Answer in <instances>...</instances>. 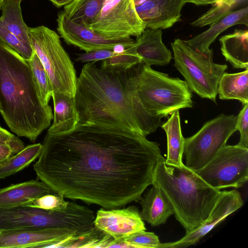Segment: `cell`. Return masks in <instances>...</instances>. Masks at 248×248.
<instances>
[{
  "mask_svg": "<svg viewBox=\"0 0 248 248\" xmlns=\"http://www.w3.org/2000/svg\"><path fill=\"white\" fill-rule=\"evenodd\" d=\"M159 145L125 128L78 123L64 133H46L33 169L64 198L113 209L140 201L152 185Z\"/></svg>",
  "mask_w": 248,
  "mask_h": 248,
  "instance_id": "obj_1",
  "label": "cell"
},
{
  "mask_svg": "<svg viewBox=\"0 0 248 248\" xmlns=\"http://www.w3.org/2000/svg\"><path fill=\"white\" fill-rule=\"evenodd\" d=\"M141 63L117 72L84 64L77 78L74 99L78 123L116 126L146 137L162 125L161 117L144 108L137 92Z\"/></svg>",
  "mask_w": 248,
  "mask_h": 248,
  "instance_id": "obj_2",
  "label": "cell"
},
{
  "mask_svg": "<svg viewBox=\"0 0 248 248\" xmlns=\"http://www.w3.org/2000/svg\"><path fill=\"white\" fill-rule=\"evenodd\" d=\"M0 113L13 133L31 142L50 126L53 118L51 107L39 96L27 60L1 41Z\"/></svg>",
  "mask_w": 248,
  "mask_h": 248,
  "instance_id": "obj_3",
  "label": "cell"
},
{
  "mask_svg": "<svg viewBox=\"0 0 248 248\" xmlns=\"http://www.w3.org/2000/svg\"><path fill=\"white\" fill-rule=\"evenodd\" d=\"M152 185L158 187L166 197L186 233L206 219L220 191L184 164H167L161 155L153 174Z\"/></svg>",
  "mask_w": 248,
  "mask_h": 248,
  "instance_id": "obj_4",
  "label": "cell"
},
{
  "mask_svg": "<svg viewBox=\"0 0 248 248\" xmlns=\"http://www.w3.org/2000/svg\"><path fill=\"white\" fill-rule=\"evenodd\" d=\"M137 92L145 109L155 116L165 117L176 110L193 106L191 92L185 80L142 63L138 75Z\"/></svg>",
  "mask_w": 248,
  "mask_h": 248,
  "instance_id": "obj_5",
  "label": "cell"
},
{
  "mask_svg": "<svg viewBox=\"0 0 248 248\" xmlns=\"http://www.w3.org/2000/svg\"><path fill=\"white\" fill-rule=\"evenodd\" d=\"M28 32L31 45L48 76L53 92L74 97L76 71L60 35L45 26L28 27Z\"/></svg>",
  "mask_w": 248,
  "mask_h": 248,
  "instance_id": "obj_6",
  "label": "cell"
},
{
  "mask_svg": "<svg viewBox=\"0 0 248 248\" xmlns=\"http://www.w3.org/2000/svg\"><path fill=\"white\" fill-rule=\"evenodd\" d=\"M171 46L174 66L191 92L216 103L218 82L227 65L213 62L212 49L207 53H202L179 38L172 42Z\"/></svg>",
  "mask_w": 248,
  "mask_h": 248,
  "instance_id": "obj_7",
  "label": "cell"
},
{
  "mask_svg": "<svg viewBox=\"0 0 248 248\" xmlns=\"http://www.w3.org/2000/svg\"><path fill=\"white\" fill-rule=\"evenodd\" d=\"M236 119L232 114H220L206 122L196 134L185 138V166L196 171L208 163L237 131Z\"/></svg>",
  "mask_w": 248,
  "mask_h": 248,
  "instance_id": "obj_8",
  "label": "cell"
},
{
  "mask_svg": "<svg viewBox=\"0 0 248 248\" xmlns=\"http://www.w3.org/2000/svg\"><path fill=\"white\" fill-rule=\"evenodd\" d=\"M195 172L216 189L240 187L248 180V148L226 145Z\"/></svg>",
  "mask_w": 248,
  "mask_h": 248,
  "instance_id": "obj_9",
  "label": "cell"
},
{
  "mask_svg": "<svg viewBox=\"0 0 248 248\" xmlns=\"http://www.w3.org/2000/svg\"><path fill=\"white\" fill-rule=\"evenodd\" d=\"M88 28L113 40L138 38L146 29L133 0H107Z\"/></svg>",
  "mask_w": 248,
  "mask_h": 248,
  "instance_id": "obj_10",
  "label": "cell"
},
{
  "mask_svg": "<svg viewBox=\"0 0 248 248\" xmlns=\"http://www.w3.org/2000/svg\"><path fill=\"white\" fill-rule=\"evenodd\" d=\"M67 216L62 210L20 205L0 207V231L30 228H62Z\"/></svg>",
  "mask_w": 248,
  "mask_h": 248,
  "instance_id": "obj_11",
  "label": "cell"
},
{
  "mask_svg": "<svg viewBox=\"0 0 248 248\" xmlns=\"http://www.w3.org/2000/svg\"><path fill=\"white\" fill-rule=\"evenodd\" d=\"M58 32L65 42L89 52L100 49L112 50L118 45L126 47L133 46L136 41L131 37L113 40L105 38L84 26L71 20L63 11H60L57 18Z\"/></svg>",
  "mask_w": 248,
  "mask_h": 248,
  "instance_id": "obj_12",
  "label": "cell"
},
{
  "mask_svg": "<svg viewBox=\"0 0 248 248\" xmlns=\"http://www.w3.org/2000/svg\"><path fill=\"white\" fill-rule=\"evenodd\" d=\"M244 202L236 190L220 191L208 217L199 226L175 242L160 243L157 248H184L195 245L219 223L242 206Z\"/></svg>",
  "mask_w": 248,
  "mask_h": 248,
  "instance_id": "obj_13",
  "label": "cell"
},
{
  "mask_svg": "<svg viewBox=\"0 0 248 248\" xmlns=\"http://www.w3.org/2000/svg\"><path fill=\"white\" fill-rule=\"evenodd\" d=\"M94 226L115 239H124L146 228L138 208L130 206L123 209H100L96 213Z\"/></svg>",
  "mask_w": 248,
  "mask_h": 248,
  "instance_id": "obj_14",
  "label": "cell"
},
{
  "mask_svg": "<svg viewBox=\"0 0 248 248\" xmlns=\"http://www.w3.org/2000/svg\"><path fill=\"white\" fill-rule=\"evenodd\" d=\"M77 232L60 228H30L0 231V248H42Z\"/></svg>",
  "mask_w": 248,
  "mask_h": 248,
  "instance_id": "obj_15",
  "label": "cell"
},
{
  "mask_svg": "<svg viewBox=\"0 0 248 248\" xmlns=\"http://www.w3.org/2000/svg\"><path fill=\"white\" fill-rule=\"evenodd\" d=\"M185 3L186 0H148L136 9L146 28L166 29L180 20Z\"/></svg>",
  "mask_w": 248,
  "mask_h": 248,
  "instance_id": "obj_16",
  "label": "cell"
},
{
  "mask_svg": "<svg viewBox=\"0 0 248 248\" xmlns=\"http://www.w3.org/2000/svg\"><path fill=\"white\" fill-rule=\"evenodd\" d=\"M160 29L146 28L136 41L135 50L142 63L151 65H165L172 59L170 51L162 40Z\"/></svg>",
  "mask_w": 248,
  "mask_h": 248,
  "instance_id": "obj_17",
  "label": "cell"
},
{
  "mask_svg": "<svg viewBox=\"0 0 248 248\" xmlns=\"http://www.w3.org/2000/svg\"><path fill=\"white\" fill-rule=\"evenodd\" d=\"M237 24L248 26V7L246 6L232 11L210 25V28L185 42L195 50L207 53L209 47L217 37L223 31Z\"/></svg>",
  "mask_w": 248,
  "mask_h": 248,
  "instance_id": "obj_18",
  "label": "cell"
},
{
  "mask_svg": "<svg viewBox=\"0 0 248 248\" xmlns=\"http://www.w3.org/2000/svg\"><path fill=\"white\" fill-rule=\"evenodd\" d=\"M50 191L46 184L35 180L12 185L0 188V207L25 205Z\"/></svg>",
  "mask_w": 248,
  "mask_h": 248,
  "instance_id": "obj_19",
  "label": "cell"
},
{
  "mask_svg": "<svg viewBox=\"0 0 248 248\" xmlns=\"http://www.w3.org/2000/svg\"><path fill=\"white\" fill-rule=\"evenodd\" d=\"M53 121L47 133L60 134L72 130L78 118L74 97L62 93L53 92Z\"/></svg>",
  "mask_w": 248,
  "mask_h": 248,
  "instance_id": "obj_20",
  "label": "cell"
},
{
  "mask_svg": "<svg viewBox=\"0 0 248 248\" xmlns=\"http://www.w3.org/2000/svg\"><path fill=\"white\" fill-rule=\"evenodd\" d=\"M141 219L152 226L165 224L173 214L172 208L161 190L152 186L140 199Z\"/></svg>",
  "mask_w": 248,
  "mask_h": 248,
  "instance_id": "obj_21",
  "label": "cell"
},
{
  "mask_svg": "<svg viewBox=\"0 0 248 248\" xmlns=\"http://www.w3.org/2000/svg\"><path fill=\"white\" fill-rule=\"evenodd\" d=\"M221 51L226 61L234 68L248 69V31L235 29L219 38Z\"/></svg>",
  "mask_w": 248,
  "mask_h": 248,
  "instance_id": "obj_22",
  "label": "cell"
},
{
  "mask_svg": "<svg viewBox=\"0 0 248 248\" xmlns=\"http://www.w3.org/2000/svg\"><path fill=\"white\" fill-rule=\"evenodd\" d=\"M161 126L166 133L167 140L166 163L177 166L184 165L183 155L185 138L181 130L179 110L173 111L167 121L162 124Z\"/></svg>",
  "mask_w": 248,
  "mask_h": 248,
  "instance_id": "obj_23",
  "label": "cell"
},
{
  "mask_svg": "<svg viewBox=\"0 0 248 248\" xmlns=\"http://www.w3.org/2000/svg\"><path fill=\"white\" fill-rule=\"evenodd\" d=\"M23 0H3L0 6V19L6 28L26 47L33 50L30 42L28 26L23 20L21 3Z\"/></svg>",
  "mask_w": 248,
  "mask_h": 248,
  "instance_id": "obj_24",
  "label": "cell"
},
{
  "mask_svg": "<svg viewBox=\"0 0 248 248\" xmlns=\"http://www.w3.org/2000/svg\"><path fill=\"white\" fill-rule=\"evenodd\" d=\"M217 94L221 100L248 103V69L236 73L224 72L218 82Z\"/></svg>",
  "mask_w": 248,
  "mask_h": 248,
  "instance_id": "obj_25",
  "label": "cell"
},
{
  "mask_svg": "<svg viewBox=\"0 0 248 248\" xmlns=\"http://www.w3.org/2000/svg\"><path fill=\"white\" fill-rule=\"evenodd\" d=\"M114 238L96 228L74 234L59 242L45 244L44 248H108Z\"/></svg>",
  "mask_w": 248,
  "mask_h": 248,
  "instance_id": "obj_26",
  "label": "cell"
},
{
  "mask_svg": "<svg viewBox=\"0 0 248 248\" xmlns=\"http://www.w3.org/2000/svg\"><path fill=\"white\" fill-rule=\"evenodd\" d=\"M107 0H74L64 6L63 12L73 22L88 28Z\"/></svg>",
  "mask_w": 248,
  "mask_h": 248,
  "instance_id": "obj_27",
  "label": "cell"
},
{
  "mask_svg": "<svg viewBox=\"0 0 248 248\" xmlns=\"http://www.w3.org/2000/svg\"><path fill=\"white\" fill-rule=\"evenodd\" d=\"M42 144H30L0 165V180L13 175L27 167L38 158Z\"/></svg>",
  "mask_w": 248,
  "mask_h": 248,
  "instance_id": "obj_28",
  "label": "cell"
},
{
  "mask_svg": "<svg viewBox=\"0 0 248 248\" xmlns=\"http://www.w3.org/2000/svg\"><path fill=\"white\" fill-rule=\"evenodd\" d=\"M27 61L31 67L39 96L45 105H48L53 93V87L48 76L34 52L31 57Z\"/></svg>",
  "mask_w": 248,
  "mask_h": 248,
  "instance_id": "obj_29",
  "label": "cell"
},
{
  "mask_svg": "<svg viewBox=\"0 0 248 248\" xmlns=\"http://www.w3.org/2000/svg\"><path fill=\"white\" fill-rule=\"evenodd\" d=\"M135 44L121 53L103 61L100 68L107 71L117 72L129 69L142 63L141 58L135 50Z\"/></svg>",
  "mask_w": 248,
  "mask_h": 248,
  "instance_id": "obj_30",
  "label": "cell"
},
{
  "mask_svg": "<svg viewBox=\"0 0 248 248\" xmlns=\"http://www.w3.org/2000/svg\"><path fill=\"white\" fill-rule=\"evenodd\" d=\"M245 0H221L215 3L206 13L190 23L194 27H202L211 25L227 14Z\"/></svg>",
  "mask_w": 248,
  "mask_h": 248,
  "instance_id": "obj_31",
  "label": "cell"
},
{
  "mask_svg": "<svg viewBox=\"0 0 248 248\" xmlns=\"http://www.w3.org/2000/svg\"><path fill=\"white\" fill-rule=\"evenodd\" d=\"M64 198L60 193L47 194L33 200L25 205L45 210H62L65 209L69 204V202L65 201Z\"/></svg>",
  "mask_w": 248,
  "mask_h": 248,
  "instance_id": "obj_32",
  "label": "cell"
},
{
  "mask_svg": "<svg viewBox=\"0 0 248 248\" xmlns=\"http://www.w3.org/2000/svg\"><path fill=\"white\" fill-rule=\"evenodd\" d=\"M0 41L14 49L26 60H29L34 53L33 50L26 47L4 26L0 19Z\"/></svg>",
  "mask_w": 248,
  "mask_h": 248,
  "instance_id": "obj_33",
  "label": "cell"
},
{
  "mask_svg": "<svg viewBox=\"0 0 248 248\" xmlns=\"http://www.w3.org/2000/svg\"><path fill=\"white\" fill-rule=\"evenodd\" d=\"M135 248H157L160 243L158 236L154 232L141 230L135 232L124 239Z\"/></svg>",
  "mask_w": 248,
  "mask_h": 248,
  "instance_id": "obj_34",
  "label": "cell"
},
{
  "mask_svg": "<svg viewBox=\"0 0 248 248\" xmlns=\"http://www.w3.org/2000/svg\"><path fill=\"white\" fill-rule=\"evenodd\" d=\"M243 105L236 119V128L240 135L237 145L248 148V103Z\"/></svg>",
  "mask_w": 248,
  "mask_h": 248,
  "instance_id": "obj_35",
  "label": "cell"
},
{
  "mask_svg": "<svg viewBox=\"0 0 248 248\" xmlns=\"http://www.w3.org/2000/svg\"><path fill=\"white\" fill-rule=\"evenodd\" d=\"M113 50L100 49L84 53L78 54L76 61L82 62H95L99 61H104L115 55Z\"/></svg>",
  "mask_w": 248,
  "mask_h": 248,
  "instance_id": "obj_36",
  "label": "cell"
},
{
  "mask_svg": "<svg viewBox=\"0 0 248 248\" xmlns=\"http://www.w3.org/2000/svg\"><path fill=\"white\" fill-rule=\"evenodd\" d=\"M23 149L20 147L0 140V165Z\"/></svg>",
  "mask_w": 248,
  "mask_h": 248,
  "instance_id": "obj_37",
  "label": "cell"
},
{
  "mask_svg": "<svg viewBox=\"0 0 248 248\" xmlns=\"http://www.w3.org/2000/svg\"><path fill=\"white\" fill-rule=\"evenodd\" d=\"M0 140L9 143L11 144L24 148L25 146L24 142L17 136L3 128L0 125Z\"/></svg>",
  "mask_w": 248,
  "mask_h": 248,
  "instance_id": "obj_38",
  "label": "cell"
},
{
  "mask_svg": "<svg viewBox=\"0 0 248 248\" xmlns=\"http://www.w3.org/2000/svg\"><path fill=\"white\" fill-rule=\"evenodd\" d=\"M221 0H186V3H192L196 5L213 4Z\"/></svg>",
  "mask_w": 248,
  "mask_h": 248,
  "instance_id": "obj_39",
  "label": "cell"
},
{
  "mask_svg": "<svg viewBox=\"0 0 248 248\" xmlns=\"http://www.w3.org/2000/svg\"><path fill=\"white\" fill-rule=\"evenodd\" d=\"M56 7L59 8L64 6L74 0H49Z\"/></svg>",
  "mask_w": 248,
  "mask_h": 248,
  "instance_id": "obj_40",
  "label": "cell"
},
{
  "mask_svg": "<svg viewBox=\"0 0 248 248\" xmlns=\"http://www.w3.org/2000/svg\"><path fill=\"white\" fill-rule=\"evenodd\" d=\"M148 0H133L135 7L141 5Z\"/></svg>",
  "mask_w": 248,
  "mask_h": 248,
  "instance_id": "obj_41",
  "label": "cell"
},
{
  "mask_svg": "<svg viewBox=\"0 0 248 248\" xmlns=\"http://www.w3.org/2000/svg\"><path fill=\"white\" fill-rule=\"evenodd\" d=\"M3 0H0V6L1 5Z\"/></svg>",
  "mask_w": 248,
  "mask_h": 248,
  "instance_id": "obj_42",
  "label": "cell"
}]
</instances>
